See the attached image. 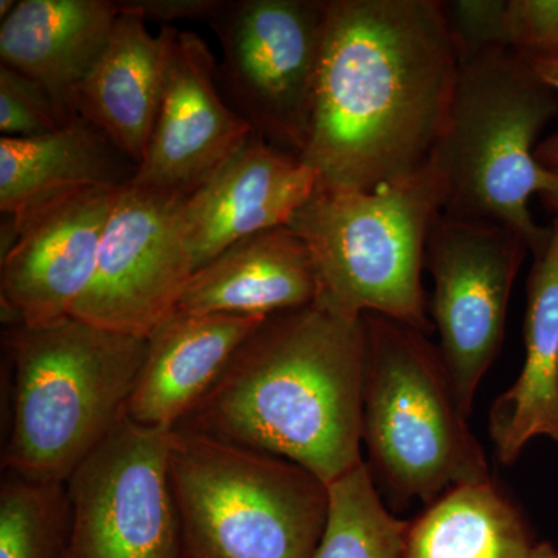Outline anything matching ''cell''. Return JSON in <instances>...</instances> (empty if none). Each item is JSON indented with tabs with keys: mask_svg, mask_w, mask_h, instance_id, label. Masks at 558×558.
<instances>
[{
	"mask_svg": "<svg viewBox=\"0 0 558 558\" xmlns=\"http://www.w3.org/2000/svg\"><path fill=\"white\" fill-rule=\"evenodd\" d=\"M458 73L440 0H326L300 159L326 189L374 191L413 178L446 130Z\"/></svg>",
	"mask_w": 558,
	"mask_h": 558,
	"instance_id": "6da1fadb",
	"label": "cell"
},
{
	"mask_svg": "<svg viewBox=\"0 0 558 558\" xmlns=\"http://www.w3.org/2000/svg\"><path fill=\"white\" fill-rule=\"evenodd\" d=\"M365 371V315L317 299L264 318L178 428L288 459L330 484L363 461Z\"/></svg>",
	"mask_w": 558,
	"mask_h": 558,
	"instance_id": "7a4b0ae2",
	"label": "cell"
},
{
	"mask_svg": "<svg viewBox=\"0 0 558 558\" xmlns=\"http://www.w3.org/2000/svg\"><path fill=\"white\" fill-rule=\"evenodd\" d=\"M3 343L13 362L3 469L68 483L126 417L148 339L68 317L38 328L11 326Z\"/></svg>",
	"mask_w": 558,
	"mask_h": 558,
	"instance_id": "3957f363",
	"label": "cell"
},
{
	"mask_svg": "<svg viewBox=\"0 0 558 558\" xmlns=\"http://www.w3.org/2000/svg\"><path fill=\"white\" fill-rule=\"evenodd\" d=\"M557 113V92L517 51L459 64L446 130L428 160L442 182L444 215L505 223L532 255L545 247L553 227H539L529 204L545 175L538 137Z\"/></svg>",
	"mask_w": 558,
	"mask_h": 558,
	"instance_id": "277c9868",
	"label": "cell"
},
{
	"mask_svg": "<svg viewBox=\"0 0 558 558\" xmlns=\"http://www.w3.org/2000/svg\"><path fill=\"white\" fill-rule=\"evenodd\" d=\"M446 194L433 165L374 191L317 185L289 227L306 242L319 296L351 315L379 314L427 333L422 269Z\"/></svg>",
	"mask_w": 558,
	"mask_h": 558,
	"instance_id": "5b68a950",
	"label": "cell"
},
{
	"mask_svg": "<svg viewBox=\"0 0 558 558\" xmlns=\"http://www.w3.org/2000/svg\"><path fill=\"white\" fill-rule=\"evenodd\" d=\"M183 558H314L329 484L288 459L172 429Z\"/></svg>",
	"mask_w": 558,
	"mask_h": 558,
	"instance_id": "8992f818",
	"label": "cell"
},
{
	"mask_svg": "<svg viewBox=\"0 0 558 558\" xmlns=\"http://www.w3.org/2000/svg\"><path fill=\"white\" fill-rule=\"evenodd\" d=\"M363 442L369 468L403 499L435 502L451 488L490 478L439 348L427 333L365 315Z\"/></svg>",
	"mask_w": 558,
	"mask_h": 558,
	"instance_id": "52a82bcc",
	"label": "cell"
},
{
	"mask_svg": "<svg viewBox=\"0 0 558 558\" xmlns=\"http://www.w3.org/2000/svg\"><path fill=\"white\" fill-rule=\"evenodd\" d=\"M326 0H227L209 25L222 47L218 84L231 108L278 148L310 142Z\"/></svg>",
	"mask_w": 558,
	"mask_h": 558,
	"instance_id": "ba28073f",
	"label": "cell"
},
{
	"mask_svg": "<svg viewBox=\"0 0 558 558\" xmlns=\"http://www.w3.org/2000/svg\"><path fill=\"white\" fill-rule=\"evenodd\" d=\"M172 432L124 417L70 475L60 558H183L172 490Z\"/></svg>",
	"mask_w": 558,
	"mask_h": 558,
	"instance_id": "9c48e42d",
	"label": "cell"
},
{
	"mask_svg": "<svg viewBox=\"0 0 558 558\" xmlns=\"http://www.w3.org/2000/svg\"><path fill=\"white\" fill-rule=\"evenodd\" d=\"M527 241L505 223L440 215L425 255L435 281L432 317L459 407L470 416L494 365Z\"/></svg>",
	"mask_w": 558,
	"mask_h": 558,
	"instance_id": "30bf717a",
	"label": "cell"
},
{
	"mask_svg": "<svg viewBox=\"0 0 558 558\" xmlns=\"http://www.w3.org/2000/svg\"><path fill=\"white\" fill-rule=\"evenodd\" d=\"M185 194L130 185L119 191L97 267L72 317L149 339L171 318L193 275L180 236Z\"/></svg>",
	"mask_w": 558,
	"mask_h": 558,
	"instance_id": "8fae6325",
	"label": "cell"
},
{
	"mask_svg": "<svg viewBox=\"0 0 558 558\" xmlns=\"http://www.w3.org/2000/svg\"><path fill=\"white\" fill-rule=\"evenodd\" d=\"M123 186H94L13 218V245L0 263L2 319L53 325L72 317L89 289L113 202Z\"/></svg>",
	"mask_w": 558,
	"mask_h": 558,
	"instance_id": "7c38bea8",
	"label": "cell"
},
{
	"mask_svg": "<svg viewBox=\"0 0 558 558\" xmlns=\"http://www.w3.org/2000/svg\"><path fill=\"white\" fill-rule=\"evenodd\" d=\"M216 73L208 44L171 25L159 110L131 183L189 196L252 135L253 128L220 92Z\"/></svg>",
	"mask_w": 558,
	"mask_h": 558,
	"instance_id": "4fadbf2b",
	"label": "cell"
},
{
	"mask_svg": "<svg viewBox=\"0 0 558 558\" xmlns=\"http://www.w3.org/2000/svg\"><path fill=\"white\" fill-rule=\"evenodd\" d=\"M317 185L300 156L253 131L183 204L180 236L193 274L234 242L289 226Z\"/></svg>",
	"mask_w": 558,
	"mask_h": 558,
	"instance_id": "5bb4252c",
	"label": "cell"
},
{
	"mask_svg": "<svg viewBox=\"0 0 558 558\" xmlns=\"http://www.w3.org/2000/svg\"><path fill=\"white\" fill-rule=\"evenodd\" d=\"M263 319L175 312L149 336L126 417L146 428H178Z\"/></svg>",
	"mask_w": 558,
	"mask_h": 558,
	"instance_id": "9a60e30c",
	"label": "cell"
},
{
	"mask_svg": "<svg viewBox=\"0 0 558 558\" xmlns=\"http://www.w3.org/2000/svg\"><path fill=\"white\" fill-rule=\"evenodd\" d=\"M318 296L319 279L310 247L282 226L234 242L194 271L175 312L266 318L307 306Z\"/></svg>",
	"mask_w": 558,
	"mask_h": 558,
	"instance_id": "2e32d148",
	"label": "cell"
},
{
	"mask_svg": "<svg viewBox=\"0 0 558 558\" xmlns=\"http://www.w3.org/2000/svg\"><path fill=\"white\" fill-rule=\"evenodd\" d=\"M116 0H17L0 21V61L35 80L64 123L78 119V95L108 46Z\"/></svg>",
	"mask_w": 558,
	"mask_h": 558,
	"instance_id": "e0dca14e",
	"label": "cell"
},
{
	"mask_svg": "<svg viewBox=\"0 0 558 558\" xmlns=\"http://www.w3.org/2000/svg\"><path fill=\"white\" fill-rule=\"evenodd\" d=\"M488 435L501 464H512L529 442H558V226L534 255L527 281L524 362L512 387L495 399Z\"/></svg>",
	"mask_w": 558,
	"mask_h": 558,
	"instance_id": "ac0fdd59",
	"label": "cell"
},
{
	"mask_svg": "<svg viewBox=\"0 0 558 558\" xmlns=\"http://www.w3.org/2000/svg\"><path fill=\"white\" fill-rule=\"evenodd\" d=\"M170 35L171 25L154 36L142 17L119 13L108 46L80 89V117L138 168L159 110Z\"/></svg>",
	"mask_w": 558,
	"mask_h": 558,
	"instance_id": "d6986e66",
	"label": "cell"
},
{
	"mask_svg": "<svg viewBox=\"0 0 558 558\" xmlns=\"http://www.w3.org/2000/svg\"><path fill=\"white\" fill-rule=\"evenodd\" d=\"M138 165L83 117L35 137H0V211L27 215L94 186H126Z\"/></svg>",
	"mask_w": 558,
	"mask_h": 558,
	"instance_id": "ffe728a7",
	"label": "cell"
},
{
	"mask_svg": "<svg viewBox=\"0 0 558 558\" xmlns=\"http://www.w3.org/2000/svg\"><path fill=\"white\" fill-rule=\"evenodd\" d=\"M519 510L492 480L462 484L410 526L405 558H532Z\"/></svg>",
	"mask_w": 558,
	"mask_h": 558,
	"instance_id": "44dd1931",
	"label": "cell"
},
{
	"mask_svg": "<svg viewBox=\"0 0 558 558\" xmlns=\"http://www.w3.org/2000/svg\"><path fill=\"white\" fill-rule=\"evenodd\" d=\"M410 526L389 512L362 461L329 484L328 523L314 558H405Z\"/></svg>",
	"mask_w": 558,
	"mask_h": 558,
	"instance_id": "7402d4cb",
	"label": "cell"
},
{
	"mask_svg": "<svg viewBox=\"0 0 558 558\" xmlns=\"http://www.w3.org/2000/svg\"><path fill=\"white\" fill-rule=\"evenodd\" d=\"M69 529L65 483L7 472L0 487V558H60Z\"/></svg>",
	"mask_w": 558,
	"mask_h": 558,
	"instance_id": "603a6c76",
	"label": "cell"
},
{
	"mask_svg": "<svg viewBox=\"0 0 558 558\" xmlns=\"http://www.w3.org/2000/svg\"><path fill=\"white\" fill-rule=\"evenodd\" d=\"M509 0H449L442 2L447 31L459 64L490 50L510 49Z\"/></svg>",
	"mask_w": 558,
	"mask_h": 558,
	"instance_id": "cb8c5ba5",
	"label": "cell"
},
{
	"mask_svg": "<svg viewBox=\"0 0 558 558\" xmlns=\"http://www.w3.org/2000/svg\"><path fill=\"white\" fill-rule=\"evenodd\" d=\"M49 92L17 70L0 64V134L35 137L64 126Z\"/></svg>",
	"mask_w": 558,
	"mask_h": 558,
	"instance_id": "d4e9b609",
	"label": "cell"
},
{
	"mask_svg": "<svg viewBox=\"0 0 558 558\" xmlns=\"http://www.w3.org/2000/svg\"><path fill=\"white\" fill-rule=\"evenodd\" d=\"M510 49L529 62L558 58V0H509Z\"/></svg>",
	"mask_w": 558,
	"mask_h": 558,
	"instance_id": "484cf974",
	"label": "cell"
},
{
	"mask_svg": "<svg viewBox=\"0 0 558 558\" xmlns=\"http://www.w3.org/2000/svg\"><path fill=\"white\" fill-rule=\"evenodd\" d=\"M119 13L134 14L143 21L170 22L204 21L211 22L227 5V0H116Z\"/></svg>",
	"mask_w": 558,
	"mask_h": 558,
	"instance_id": "4316f807",
	"label": "cell"
},
{
	"mask_svg": "<svg viewBox=\"0 0 558 558\" xmlns=\"http://www.w3.org/2000/svg\"><path fill=\"white\" fill-rule=\"evenodd\" d=\"M531 64L532 68L535 69V72L542 76V80L545 81L548 86L553 87L558 95V58H553V60L535 61L531 62ZM537 160L539 161V165L558 163V134L553 135V137L543 142L542 145H538Z\"/></svg>",
	"mask_w": 558,
	"mask_h": 558,
	"instance_id": "83f0119b",
	"label": "cell"
},
{
	"mask_svg": "<svg viewBox=\"0 0 558 558\" xmlns=\"http://www.w3.org/2000/svg\"><path fill=\"white\" fill-rule=\"evenodd\" d=\"M542 167L545 175H543V185L538 197L556 215L554 222L558 226V163L542 165Z\"/></svg>",
	"mask_w": 558,
	"mask_h": 558,
	"instance_id": "f1b7e54d",
	"label": "cell"
},
{
	"mask_svg": "<svg viewBox=\"0 0 558 558\" xmlns=\"http://www.w3.org/2000/svg\"><path fill=\"white\" fill-rule=\"evenodd\" d=\"M532 558H558V549L549 543H539L532 550Z\"/></svg>",
	"mask_w": 558,
	"mask_h": 558,
	"instance_id": "f546056e",
	"label": "cell"
},
{
	"mask_svg": "<svg viewBox=\"0 0 558 558\" xmlns=\"http://www.w3.org/2000/svg\"><path fill=\"white\" fill-rule=\"evenodd\" d=\"M17 0H2L0 2V21L5 20L7 16L16 7Z\"/></svg>",
	"mask_w": 558,
	"mask_h": 558,
	"instance_id": "4dcf8cb0",
	"label": "cell"
}]
</instances>
